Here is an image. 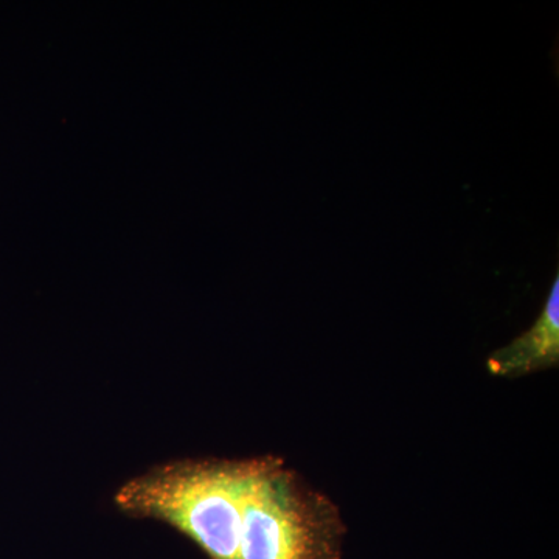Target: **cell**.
I'll return each instance as SVG.
<instances>
[{
	"instance_id": "obj_1",
	"label": "cell",
	"mask_w": 559,
	"mask_h": 559,
	"mask_svg": "<svg viewBox=\"0 0 559 559\" xmlns=\"http://www.w3.org/2000/svg\"><path fill=\"white\" fill-rule=\"evenodd\" d=\"M255 459L182 460L128 480L116 506L167 522L210 559H240L242 502Z\"/></svg>"
},
{
	"instance_id": "obj_2",
	"label": "cell",
	"mask_w": 559,
	"mask_h": 559,
	"mask_svg": "<svg viewBox=\"0 0 559 559\" xmlns=\"http://www.w3.org/2000/svg\"><path fill=\"white\" fill-rule=\"evenodd\" d=\"M340 510L277 457H257L250 474L240 559H341Z\"/></svg>"
},
{
	"instance_id": "obj_3",
	"label": "cell",
	"mask_w": 559,
	"mask_h": 559,
	"mask_svg": "<svg viewBox=\"0 0 559 559\" xmlns=\"http://www.w3.org/2000/svg\"><path fill=\"white\" fill-rule=\"evenodd\" d=\"M559 360V275L551 283L544 310L532 329L488 358L495 377L520 378L557 367Z\"/></svg>"
}]
</instances>
